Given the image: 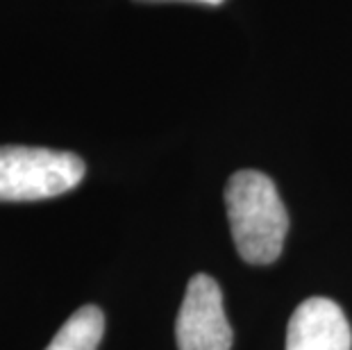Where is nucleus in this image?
I'll list each match as a JSON object with an SVG mask.
<instances>
[{"label":"nucleus","instance_id":"obj_1","mask_svg":"<svg viewBox=\"0 0 352 350\" xmlns=\"http://www.w3.org/2000/svg\"><path fill=\"white\" fill-rule=\"evenodd\" d=\"M226 205L239 255L250 264L275 262L289 230V214L271 177L239 171L226 187Z\"/></svg>","mask_w":352,"mask_h":350},{"label":"nucleus","instance_id":"obj_2","mask_svg":"<svg viewBox=\"0 0 352 350\" xmlns=\"http://www.w3.org/2000/svg\"><path fill=\"white\" fill-rule=\"evenodd\" d=\"M85 162L66 151L30 146H0V203L55 198L76 189Z\"/></svg>","mask_w":352,"mask_h":350},{"label":"nucleus","instance_id":"obj_3","mask_svg":"<svg viewBox=\"0 0 352 350\" xmlns=\"http://www.w3.org/2000/svg\"><path fill=\"white\" fill-rule=\"evenodd\" d=\"M179 350H230L232 327L223 309L221 287L212 275H193L175 323Z\"/></svg>","mask_w":352,"mask_h":350},{"label":"nucleus","instance_id":"obj_4","mask_svg":"<svg viewBox=\"0 0 352 350\" xmlns=\"http://www.w3.org/2000/svg\"><path fill=\"white\" fill-rule=\"evenodd\" d=\"M287 350H352V330L334 300L314 296L291 316Z\"/></svg>","mask_w":352,"mask_h":350},{"label":"nucleus","instance_id":"obj_5","mask_svg":"<svg viewBox=\"0 0 352 350\" xmlns=\"http://www.w3.org/2000/svg\"><path fill=\"white\" fill-rule=\"evenodd\" d=\"M104 332V316L96 305H85L73 311L46 350H98Z\"/></svg>","mask_w":352,"mask_h":350},{"label":"nucleus","instance_id":"obj_6","mask_svg":"<svg viewBox=\"0 0 352 350\" xmlns=\"http://www.w3.org/2000/svg\"><path fill=\"white\" fill-rule=\"evenodd\" d=\"M198 3H207V5H219L223 0H198Z\"/></svg>","mask_w":352,"mask_h":350}]
</instances>
